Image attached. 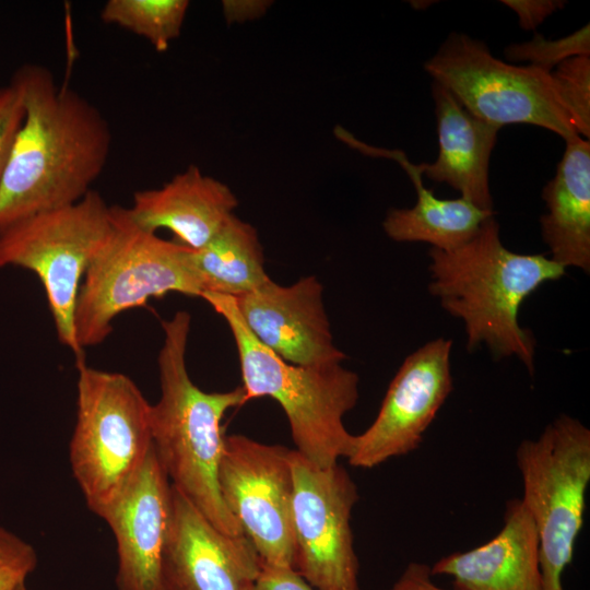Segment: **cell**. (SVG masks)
<instances>
[{
    "label": "cell",
    "mask_w": 590,
    "mask_h": 590,
    "mask_svg": "<svg viewBox=\"0 0 590 590\" xmlns=\"http://www.w3.org/2000/svg\"><path fill=\"white\" fill-rule=\"evenodd\" d=\"M16 590H26L25 583L20 586Z\"/></svg>",
    "instance_id": "cell-30"
},
{
    "label": "cell",
    "mask_w": 590,
    "mask_h": 590,
    "mask_svg": "<svg viewBox=\"0 0 590 590\" xmlns=\"http://www.w3.org/2000/svg\"><path fill=\"white\" fill-rule=\"evenodd\" d=\"M227 322L236 343L245 402L269 397L284 411L296 451L327 468L350 456L354 435L343 423L357 403L359 378L341 363L300 366L285 362L249 331L232 296L201 295Z\"/></svg>",
    "instance_id": "cell-4"
},
{
    "label": "cell",
    "mask_w": 590,
    "mask_h": 590,
    "mask_svg": "<svg viewBox=\"0 0 590 590\" xmlns=\"http://www.w3.org/2000/svg\"><path fill=\"white\" fill-rule=\"evenodd\" d=\"M556 174L542 190L547 212L540 217L551 259L564 267L590 271V142L580 135L565 140Z\"/></svg>",
    "instance_id": "cell-20"
},
{
    "label": "cell",
    "mask_w": 590,
    "mask_h": 590,
    "mask_svg": "<svg viewBox=\"0 0 590 590\" xmlns=\"http://www.w3.org/2000/svg\"><path fill=\"white\" fill-rule=\"evenodd\" d=\"M23 117L24 107L17 90L11 83L0 86V181Z\"/></svg>",
    "instance_id": "cell-26"
},
{
    "label": "cell",
    "mask_w": 590,
    "mask_h": 590,
    "mask_svg": "<svg viewBox=\"0 0 590 590\" xmlns=\"http://www.w3.org/2000/svg\"><path fill=\"white\" fill-rule=\"evenodd\" d=\"M188 262L202 294L238 297L270 280L256 228L235 214L203 247L189 248Z\"/></svg>",
    "instance_id": "cell-21"
},
{
    "label": "cell",
    "mask_w": 590,
    "mask_h": 590,
    "mask_svg": "<svg viewBox=\"0 0 590 590\" xmlns=\"http://www.w3.org/2000/svg\"><path fill=\"white\" fill-rule=\"evenodd\" d=\"M451 340L429 341L410 354L391 380L371 425L354 435L349 463L371 469L420 447L452 390Z\"/></svg>",
    "instance_id": "cell-12"
},
{
    "label": "cell",
    "mask_w": 590,
    "mask_h": 590,
    "mask_svg": "<svg viewBox=\"0 0 590 590\" xmlns=\"http://www.w3.org/2000/svg\"><path fill=\"white\" fill-rule=\"evenodd\" d=\"M290 451L244 435L225 436L217 477L224 505L261 563L293 568L294 486Z\"/></svg>",
    "instance_id": "cell-11"
},
{
    "label": "cell",
    "mask_w": 590,
    "mask_h": 590,
    "mask_svg": "<svg viewBox=\"0 0 590 590\" xmlns=\"http://www.w3.org/2000/svg\"><path fill=\"white\" fill-rule=\"evenodd\" d=\"M188 8L187 0H108L101 19L144 37L163 52L179 37Z\"/></svg>",
    "instance_id": "cell-22"
},
{
    "label": "cell",
    "mask_w": 590,
    "mask_h": 590,
    "mask_svg": "<svg viewBox=\"0 0 590 590\" xmlns=\"http://www.w3.org/2000/svg\"><path fill=\"white\" fill-rule=\"evenodd\" d=\"M190 323L185 310L162 321L161 396L151 410L153 447L172 485L220 531L240 535L221 497L217 476L225 445L221 422L227 411L246 403L245 392L241 386L206 392L193 384L186 365Z\"/></svg>",
    "instance_id": "cell-3"
},
{
    "label": "cell",
    "mask_w": 590,
    "mask_h": 590,
    "mask_svg": "<svg viewBox=\"0 0 590 590\" xmlns=\"http://www.w3.org/2000/svg\"><path fill=\"white\" fill-rule=\"evenodd\" d=\"M113 229L82 280L74 331L84 351L105 341L114 319L175 292L198 296L202 290L188 262L189 248L138 227L126 208L113 205Z\"/></svg>",
    "instance_id": "cell-6"
},
{
    "label": "cell",
    "mask_w": 590,
    "mask_h": 590,
    "mask_svg": "<svg viewBox=\"0 0 590 590\" xmlns=\"http://www.w3.org/2000/svg\"><path fill=\"white\" fill-rule=\"evenodd\" d=\"M523 496L539 540L541 590H564L563 571L573 559L583 523L590 482V430L560 415L536 439L516 451Z\"/></svg>",
    "instance_id": "cell-7"
},
{
    "label": "cell",
    "mask_w": 590,
    "mask_h": 590,
    "mask_svg": "<svg viewBox=\"0 0 590 590\" xmlns=\"http://www.w3.org/2000/svg\"><path fill=\"white\" fill-rule=\"evenodd\" d=\"M559 98L577 133L590 137V57H571L551 71Z\"/></svg>",
    "instance_id": "cell-23"
},
{
    "label": "cell",
    "mask_w": 590,
    "mask_h": 590,
    "mask_svg": "<svg viewBox=\"0 0 590 590\" xmlns=\"http://www.w3.org/2000/svg\"><path fill=\"white\" fill-rule=\"evenodd\" d=\"M438 133L434 163H421L422 175L445 182L477 208L493 211L489 160L499 128L471 115L437 82L432 84Z\"/></svg>",
    "instance_id": "cell-18"
},
{
    "label": "cell",
    "mask_w": 590,
    "mask_h": 590,
    "mask_svg": "<svg viewBox=\"0 0 590 590\" xmlns=\"http://www.w3.org/2000/svg\"><path fill=\"white\" fill-rule=\"evenodd\" d=\"M113 206L88 191L79 201L26 217L0 234V268L34 272L43 284L57 338L84 358L74 310L84 274L113 229Z\"/></svg>",
    "instance_id": "cell-8"
},
{
    "label": "cell",
    "mask_w": 590,
    "mask_h": 590,
    "mask_svg": "<svg viewBox=\"0 0 590 590\" xmlns=\"http://www.w3.org/2000/svg\"><path fill=\"white\" fill-rule=\"evenodd\" d=\"M433 576L430 566L421 562H411L390 590H446L434 582Z\"/></svg>",
    "instance_id": "cell-29"
},
{
    "label": "cell",
    "mask_w": 590,
    "mask_h": 590,
    "mask_svg": "<svg viewBox=\"0 0 590 590\" xmlns=\"http://www.w3.org/2000/svg\"><path fill=\"white\" fill-rule=\"evenodd\" d=\"M251 590H315L294 568L261 563Z\"/></svg>",
    "instance_id": "cell-27"
},
{
    "label": "cell",
    "mask_w": 590,
    "mask_h": 590,
    "mask_svg": "<svg viewBox=\"0 0 590 590\" xmlns=\"http://www.w3.org/2000/svg\"><path fill=\"white\" fill-rule=\"evenodd\" d=\"M512 9L523 30H535L548 15L564 7L563 1H529V0H504L502 1Z\"/></svg>",
    "instance_id": "cell-28"
},
{
    "label": "cell",
    "mask_w": 590,
    "mask_h": 590,
    "mask_svg": "<svg viewBox=\"0 0 590 590\" xmlns=\"http://www.w3.org/2000/svg\"><path fill=\"white\" fill-rule=\"evenodd\" d=\"M428 255V290L447 312L463 321L467 347L485 344L495 357H517L533 374L535 340L519 324V309L542 284L563 278L566 269L544 255L507 249L494 216L462 246L448 251L430 248Z\"/></svg>",
    "instance_id": "cell-2"
},
{
    "label": "cell",
    "mask_w": 590,
    "mask_h": 590,
    "mask_svg": "<svg viewBox=\"0 0 590 590\" xmlns=\"http://www.w3.org/2000/svg\"><path fill=\"white\" fill-rule=\"evenodd\" d=\"M505 56L509 60L527 61L530 66L551 72L559 63L571 57H590L589 24L559 39H546L543 35L536 33L527 43L508 46L505 49Z\"/></svg>",
    "instance_id": "cell-24"
},
{
    "label": "cell",
    "mask_w": 590,
    "mask_h": 590,
    "mask_svg": "<svg viewBox=\"0 0 590 590\" xmlns=\"http://www.w3.org/2000/svg\"><path fill=\"white\" fill-rule=\"evenodd\" d=\"M76 420L70 441L73 476L98 517L120 496L153 448L151 410L121 374L76 361Z\"/></svg>",
    "instance_id": "cell-5"
},
{
    "label": "cell",
    "mask_w": 590,
    "mask_h": 590,
    "mask_svg": "<svg viewBox=\"0 0 590 590\" xmlns=\"http://www.w3.org/2000/svg\"><path fill=\"white\" fill-rule=\"evenodd\" d=\"M260 569L261 559L244 534L220 531L173 486L163 563L166 590H251Z\"/></svg>",
    "instance_id": "cell-15"
},
{
    "label": "cell",
    "mask_w": 590,
    "mask_h": 590,
    "mask_svg": "<svg viewBox=\"0 0 590 590\" xmlns=\"http://www.w3.org/2000/svg\"><path fill=\"white\" fill-rule=\"evenodd\" d=\"M335 137L350 148L371 157L396 161L415 187L417 201L411 209H391L384 223L385 233L394 241H421L436 249L452 250L469 241L494 211L477 208L463 198L439 199L425 188L422 173L401 150L367 144L343 127H335Z\"/></svg>",
    "instance_id": "cell-19"
},
{
    "label": "cell",
    "mask_w": 590,
    "mask_h": 590,
    "mask_svg": "<svg viewBox=\"0 0 590 590\" xmlns=\"http://www.w3.org/2000/svg\"><path fill=\"white\" fill-rule=\"evenodd\" d=\"M101 518L116 541L118 590H166L163 563L173 522V486L154 447Z\"/></svg>",
    "instance_id": "cell-13"
},
{
    "label": "cell",
    "mask_w": 590,
    "mask_h": 590,
    "mask_svg": "<svg viewBox=\"0 0 590 590\" xmlns=\"http://www.w3.org/2000/svg\"><path fill=\"white\" fill-rule=\"evenodd\" d=\"M424 68L471 115L499 129L529 123L564 140L578 134L551 72L504 62L467 34L450 33Z\"/></svg>",
    "instance_id": "cell-9"
},
{
    "label": "cell",
    "mask_w": 590,
    "mask_h": 590,
    "mask_svg": "<svg viewBox=\"0 0 590 590\" xmlns=\"http://www.w3.org/2000/svg\"><path fill=\"white\" fill-rule=\"evenodd\" d=\"M237 204L227 185L191 165L161 188L137 191L126 211L138 227L151 233L166 228L178 244L200 249Z\"/></svg>",
    "instance_id": "cell-16"
},
{
    "label": "cell",
    "mask_w": 590,
    "mask_h": 590,
    "mask_svg": "<svg viewBox=\"0 0 590 590\" xmlns=\"http://www.w3.org/2000/svg\"><path fill=\"white\" fill-rule=\"evenodd\" d=\"M293 475V568L315 590H361L351 528L358 489L339 463L321 468L295 449Z\"/></svg>",
    "instance_id": "cell-10"
},
{
    "label": "cell",
    "mask_w": 590,
    "mask_h": 590,
    "mask_svg": "<svg viewBox=\"0 0 590 590\" xmlns=\"http://www.w3.org/2000/svg\"><path fill=\"white\" fill-rule=\"evenodd\" d=\"M322 290L314 275L288 286L270 279L234 299L245 324L262 345L287 363L318 366L346 358L333 343Z\"/></svg>",
    "instance_id": "cell-14"
},
{
    "label": "cell",
    "mask_w": 590,
    "mask_h": 590,
    "mask_svg": "<svg viewBox=\"0 0 590 590\" xmlns=\"http://www.w3.org/2000/svg\"><path fill=\"white\" fill-rule=\"evenodd\" d=\"M430 567L434 576L451 577L457 590H541L538 534L520 499L508 502L504 524L493 539Z\"/></svg>",
    "instance_id": "cell-17"
},
{
    "label": "cell",
    "mask_w": 590,
    "mask_h": 590,
    "mask_svg": "<svg viewBox=\"0 0 590 590\" xmlns=\"http://www.w3.org/2000/svg\"><path fill=\"white\" fill-rule=\"evenodd\" d=\"M10 83L24 117L0 181V234L13 224L72 204L92 190L111 149L102 111L40 64L19 67Z\"/></svg>",
    "instance_id": "cell-1"
},
{
    "label": "cell",
    "mask_w": 590,
    "mask_h": 590,
    "mask_svg": "<svg viewBox=\"0 0 590 590\" xmlns=\"http://www.w3.org/2000/svg\"><path fill=\"white\" fill-rule=\"evenodd\" d=\"M36 566L33 545L0 526V590H16Z\"/></svg>",
    "instance_id": "cell-25"
}]
</instances>
